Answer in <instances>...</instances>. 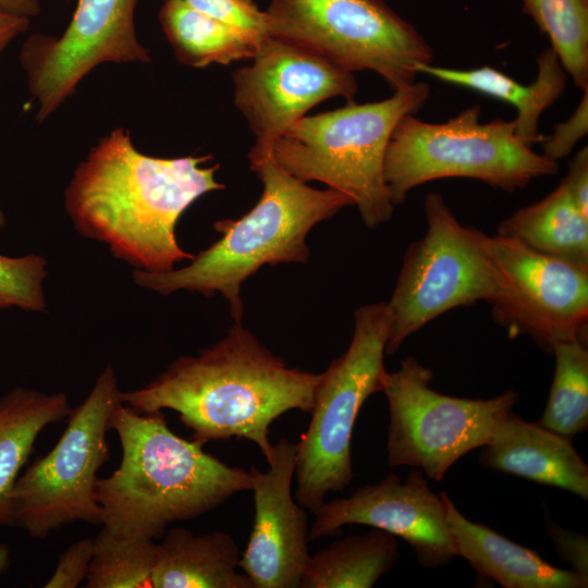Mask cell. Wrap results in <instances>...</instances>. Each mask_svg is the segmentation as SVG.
<instances>
[{"label": "cell", "mask_w": 588, "mask_h": 588, "mask_svg": "<svg viewBox=\"0 0 588 588\" xmlns=\"http://www.w3.org/2000/svg\"><path fill=\"white\" fill-rule=\"evenodd\" d=\"M211 159L147 156L128 130L117 127L74 170L65 211L81 235L106 244L136 270H172L194 257L179 245V219L203 195L225 188L216 179L219 164L204 166Z\"/></svg>", "instance_id": "6da1fadb"}, {"label": "cell", "mask_w": 588, "mask_h": 588, "mask_svg": "<svg viewBox=\"0 0 588 588\" xmlns=\"http://www.w3.org/2000/svg\"><path fill=\"white\" fill-rule=\"evenodd\" d=\"M320 373L289 367L242 322L195 356L173 360L144 387L120 400L140 414L172 409L204 445L230 438L255 443L268 462L270 426L292 409L310 413Z\"/></svg>", "instance_id": "7a4b0ae2"}, {"label": "cell", "mask_w": 588, "mask_h": 588, "mask_svg": "<svg viewBox=\"0 0 588 588\" xmlns=\"http://www.w3.org/2000/svg\"><path fill=\"white\" fill-rule=\"evenodd\" d=\"M121 444L119 467L98 478L102 526L120 537L160 539L175 522L196 518L250 490L232 467L174 433L162 411L140 414L120 403L110 417Z\"/></svg>", "instance_id": "3957f363"}, {"label": "cell", "mask_w": 588, "mask_h": 588, "mask_svg": "<svg viewBox=\"0 0 588 588\" xmlns=\"http://www.w3.org/2000/svg\"><path fill=\"white\" fill-rule=\"evenodd\" d=\"M250 169L262 182L257 204L238 219L219 220L221 237L194 256L186 267L166 272L134 270V282L161 295L179 290L206 297L220 293L234 322H242L243 283L266 265L305 264L306 237L319 222L332 218L352 200L332 188L317 189L285 171L269 148L254 145Z\"/></svg>", "instance_id": "277c9868"}, {"label": "cell", "mask_w": 588, "mask_h": 588, "mask_svg": "<svg viewBox=\"0 0 588 588\" xmlns=\"http://www.w3.org/2000/svg\"><path fill=\"white\" fill-rule=\"evenodd\" d=\"M387 99L303 117L269 146L273 159L303 182L318 181L347 196L364 224L376 229L394 210L384 182L387 146L397 122L416 114L430 88L415 82Z\"/></svg>", "instance_id": "5b68a950"}, {"label": "cell", "mask_w": 588, "mask_h": 588, "mask_svg": "<svg viewBox=\"0 0 588 588\" xmlns=\"http://www.w3.org/2000/svg\"><path fill=\"white\" fill-rule=\"evenodd\" d=\"M470 106L443 123L403 117L391 133L383 163L393 206L430 181L466 177L495 189H524L535 179L554 175L559 163L536 152L515 133L513 121H480Z\"/></svg>", "instance_id": "8992f818"}, {"label": "cell", "mask_w": 588, "mask_h": 588, "mask_svg": "<svg viewBox=\"0 0 588 588\" xmlns=\"http://www.w3.org/2000/svg\"><path fill=\"white\" fill-rule=\"evenodd\" d=\"M389 328L387 302L358 307L347 350L320 373L311 419L297 443L294 476V498L311 512L354 477L353 430L363 404L381 392Z\"/></svg>", "instance_id": "52a82bcc"}, {"label": "cell", "mask_w": 588, "mask_h": 588, "mask_svg": "<svg viewBox=\"0 0 588 588\" xmlns=\"http://www.w3.org/2000/svg\"><path fill=\"white\" fill-rule=\"evenodd\" d=\"M267 35L305 47L353 73L370 70L393 89L430 64L428 41L384 0H270Z\"/></svg>", "instance_id": "ba28073f"}, {"label": "cell", "mask_w": 588, "mask_h": 588, "mask_svg": "<svg viewBox=\"0 0 588 588\" xmlns=\"http://www.w3.org/2000/svg\"><path fill=\"white\" fill-rule=\"evenodd\" d=\"M120 392L109 364L72 409L56 445L19 476L13 491L14 526L42 540L77 522L102 525L97 473L110 458L107 432L113 411L122 403Z\"/></svg>", "instance_id": "9c48e42d"}, {"label": "cell", "mask_w": 588, "mask_h": 588, "mask_svg": "<svg viewBox=\"0 0 588 588\" xmlns=\"http://www.w3.org/2000/svg\"><path fill=\"white\" fill-rule=\"evenodd\" d=\"M426 232L411 243L391 298L385 355L439 316L461 306L488 302L494 271L481 242V231L464 226L444 197L430 192L424 199Z\"/></svg>", "instance_id": "30bf717a"}, {"label": "cell", "mask_w": 588, "mask_h": 588, "mask_svg": "<svg viewBox=\"0 0 588 588\" xmlns=\"http://www.w3.org/2000/svg\"><path fill=\"white\" fill-rule=\"evenodd\" d=\"M432 370L415 357L384 371L382 389L390 422L387 457L392 466H412L441 481L468 452L483 446L518 402L515 391L473 400L441 394L430 387Z\"/></svg>", "instance_id": "8fae6325"}, {"label": "cell", "mask_w": 588, "mask_h": 588, "mask_svg": "<svg viewBox=\"0 0 588 588\" xmlns=\"http://www.w3.org/2000/svg\"><path fill=\"white\" fill-rule=\"evenodd\" d=\"M494 271L487 302L510 338L527 335L552 353L563 342H587L588 267L538 253L501 235L481 232Z\"/></svg>", "instance_id": "7c38bea8"}, {"label": "cell", "mask_w": 588, "mask_h": 588, "mask_svg": "<svg viewBox=\"0 0 588 588\" xmlns=\"http://www.w3.org/2000/svg\"><path fill=\"white\" fill-rule=\"evenodd\" d=\"M137 0H78L63 34H33L20 52L36 120H47L71 97L79 82L106 63L150 61L135 30Z\"/></svg>", "instance_id": "4fadbf2b"}, {"label": "cell", "mask_w": 588, "mask_h": 588, "mask_svg": "<svg viewBox=\"0 0 588 588\" xmlns=\"http://www.w3.org/2000/svg\"><path fill=\"white\" fill-rule=\"evenodd\" d=\"M252 61L232 74L233 101L260 147L269 148L316 105L333 97L352 101L358 90L353 72L270 35Z\"/></svg>", "instance_id": "5bb4252c"}, {"label": "cell", "mask_w": 588, "mask_h": 588, "mask_svg": "<svg viewBox=\"0 0 588 588\" xmlns=\"http://www.w3.org/2000/svg\"><path fill=\"white\" fill-rule=\"evenodd\" d=\"M313 513L309 541L338 536L343 526L358 524L403 539L425 568L445 566L457 556L441 495L430 489L421 469L411 471L405 481L389 473L347 498L324 501Z\"/></svg>", "instance_id": "9a60e30c"}, {"label": "cell", "mask_w": 588, "mask_h": 588, "mask_svg": "<svg viewBox=\"0 0 588 588\" xmlns=\"http://www.w3.org/2000/svg\"><path fill=\"white\" fill-rule=\"evenodd\" d=\"M296 451L297 443L281 438L266 471L247 470L255 517L238 566L254 588H298L310 555L308 514L292 490Z\"/></svg>", "instance_id": "2e32d148"}, {"label": "cell", "mask_w": 588, "mask_h": 588, "mask_svg": "<svg viewBox=\"0 0 588 588\" xmlns=\"http://www.w3.org/2000/svg\"><path fill=\"white\" fill-rule=\"evenodd\" d=\"M478 455L482 467L588 499V466L567 437L512 412L495 427Z\"/></svg>", "instance_id": "e0dca14e"}, {"label": "cell", "mask_w": 588, "mask_h": 588, "mask_svg": "<svg viewBox=\"0 0 588 588\" xmlns=\"http://www.w3.org/2000/svg\"><path fill=\"white\" fill-rule=\"evenodd\" d=\"M456 554L479 575L504 588H586L588 577L558 568L535 550L523 547L490 527L466 518L449 498L440 493Z\"/></svg>", "instance_id": "ac0fdd59"}, {"label": "cell", "mask_w": 588, "mask_h": 588, "mask_svg": "<svg viewBox=\"0 0 588 588\" xmlns=\"http://www.w3.org/2000/svg\"><path fill=\"white\" fill-rule=\"evenodd\" d=\"M241 552L222 530L194 535L172 527L156 543L154 588H254L240 568Z\"/></svg>", "instance_id": "d6986e66"}, {"label": "cell", "mask_w": 588, "mask_h": 588, "mask_svg": "<svg viewBox=\"0 0 588 588\" xmlns=\"http://www.w3.org/2000/svg\"><path fill=\"white\" fill-rule=\"evenodd\" d=\"M537 77L529 85L520 84L489 65L458 70L430 63L420 65L418 73L512 105L517 110V115L513 120L515 133L525 144L532 147L543 139L539 134L542 113L561 97L567 81V73L552 48L543 50L537 57Z\"/></svg>", "instance_id": "ffe728a7"}, {"label": "cell", "mask_w": 588, "mask_h": 588, "mask_svg": "<svg viewBox=\"0 0 588 588\" xmlns=\"http://www.w3.org/2000/svg\"><path fill=\"white\" fill-rule=\"evenodd\" d=\"M66 392L14 387L0 397V526H14L13 491L41 431L72 412Z\"/></svg>", "instance_id": "44dd1931"}, {"label": "cell", "mask_w": 588, "mask_h": 588, "mask_svg": "<svg viewBox=\"0 0 588 588\" xmlns=\"http://www.w3.org/2000/svg\"><path fill=\"white\" fill-rule=\"evenodd\" d=\"M495 234L538 253L588 267V216L578 208L563 179L542 199L502 220Z\"/></svg>", "instance_id": "7402d4cb"}, {"label": "cell", "mask_w": 588, "mask_h": 588, "mask_svg": "<svg viewBox=\"0 0 588 588\" xmlns=\"http://www.w3.org/2000/svg\"><path fill=\"white\" fill-rule=\"evenodd\" d=\"M158 16L176 60L196 69L252 60L264 37L197 11L184 0H164Z\"/></svg>", "instance_id": "603a6c76"}, {"label": "cell", "mask_w": 588, "mask_h": 588, "mask_svg": "<svg viewBox=\"0 0 588 588\" xmlns=\"http://www.w3.org/2000/svg\"><path fill=\"white\" fill-rule=\"evenodd\" d=\"M397 537L372 528L339 539L309 555L301 588H370L395 563Z\"/></svg>", "instance_id": "cb8c5ba5"}, {"label": "cell", "mask_w": 588, "mask_h": 588, "mask_svg": "<svg viewBox=\"0 0 588 588\" xmlns=\"http://www.w3.org/2000/svg\"><path fill=\"white\" fill-rule=\"evenodd\" d=\"M555 368L544 412L537 421L558 433L573 437L588 427V348L583 340L558 344Z\"/></svg>", "instance_id": "d4e9b609"}, {"label": "cell", "mask_w": 588, "mask_h": 588, "mask_svg": "<svg viewBox=\"0 0 588 588\" xmlns=\"http://www.w3.org/2000/svg\"><path fill=\"white\" fill-rule=\"evenodd\" d=\"M550 48L580 89L588 88V0H523Z\"/></svg>", "instance_id": "484cf974"}, {"label": "cell", "mask_w": 588, "mask_h": 588, "mask_svg": "<svg viewBox=\"0 0 588 588\" xmlns=\"http://www.w3.org/2000/svg\"><path fill=\"white\" fill-rule=\"evenodd\" d=\"M156 542L148 538L120 537L102 526L85 588H154Z\"/></svg>", "instance_id": "4316f807"}, {"label": "cell", "mask_w": 588, "mask_h": 588, "mask_svg": "<svg viewBox=\"0 0 588 588\" xmlns=\"http://www.w3.org/2000/svg\"><path fill=\"white\" fill-rule=\"evenodd\" d=\"M47 264V259L37 254L20 257L0 255V297L10 306L26 311H44Z\"/></svg>", "instance_id": "83f0119b"}, {"label": "cell", "mask_w": 588, "mask_h": 588, "mask_svg": "<svg viewBox=\"0 0 588 588\" xmlns=\"http://www.w3.org/2000/svg\"><path fill=\"white\" fill-rule=\"evenodd\" d=\"M197 11L259 36L267 35L266 16L253 0H184Z\"/></svg>", "instance_id": "f1b7e54d"}, {"label": "cell", "mask_w": 588, "mask_h": 588, "mask_svg": "<svg viewBox=\"0 0 588 588\" xmlns=\"http://www.w3.org/2000/svg\"><path fill=\"white\" fill-rule=\"evenodd\" d=\"M588 132V88L572 115L564 122L554 125L553 133L543 137L542 155L548 159L559 162L572 152L577 143Z\"/></svg>", "instance_id": "f546056e"}, {"label": "cell", "mask_w": 588, "mask_h": 588, "mask_svg": "<svg viewBox=\"0 0 588 588\" xmlns=\"http://www.w3.org/2000/svg\"><path fill=\"white\" fill-rule=\"evenodd\" d=\"M94 551V538H82L68 547L45 588H76L86 580Z\"/></svg>", "instance_id": "4dcf8cb0"}, {"label": "cell", "mask_w": 588, "mask_h": 588, "mask_svg": "<svg viewBox=\"0 0 588 588\" xmlns=\"http://www.w3.org/2000/svg\"><path fill=\"white\" fill-rule=\"evenodd\" d=\"M547 532L552 540L556 553L572 571L588 577V539L585 535L564 529L547 520Z\"/></svg>", "instance_id": "1f68e13d"}, {"label": "cell", "mask_w": 588, "mask_h": 588, "mask_svg": "<svg viewBox=\"0 0 588 588\" xmlns=\"http://www.w3.org/2000/svg\"><path fill=\"white\" fill-rule=\"evenodd\" d=\"M578 208L588 216V148H581L572 159L563 177Z\"/></svg>", "instance_id": "d6a6232c"}, {"label": "cell", "mask_w": 588, "mask_h": 588, "mask_svg": "<svg viewBox=\"0 0 588 588\" xmlns=\"http://www.w3.org/2000/svg\"><path fill=\"white\" fill-rule=\"evenodd\" d=\"M29 23V17L0 8V57L13 40L28 28Z\"/></svg>", "instance_id": "836d02e7"}, {"label": "cell", "mask_w": 588, "mask_h": 588, "mask_svg": "<svg viewBox=\"0 0 588 588\" xmlns=\"http://www.w3.org/2000/svg\"><path fill=\"white\" fill-rule=\"evenodd\" d=\"M0 8L29 19L40 13L38 0H0Z\"/></svg>", "instance_id": "e575fe53"}, {"label": "cell", "mask_w": 588, "mask_h": 588, "mask_svg": "<svg viewBox=\"0 0 588 588\" xmlns=\"http://www.w3.org/2000/svg\"><path fill=\"white\" fill-rule=\"evenodd\" d=\"M11 565V549L5 543H0V576L5 574Z\"/></svg>", "instance_id": "d590c367"}, {"label": "cell", "mask_w": 588, "mask_h": 588, "mask_svg": "<svg viewBox=\"0 0 588 588\" xmlns=\"http://www.w3.org/2000/svg\"><path fill=\"white\" fill-rule=\"evenodd\" d=\"M5 223H7L5 216H4L3 211L0 208V228H3L5 225Z\"/></svg>", "instance_id": "8d00e7d4"}, {"label": "cell", "mask_w": 588, "mask_h": 588, "mask_svg": "<svg viewBox=\"0 0 588 588\" xmlns=\"http://www.w3.org/2000/svg\"><path fill=\"white\" fill-rule=\"evenodd\" d=\"M9 306H10L9 303L5 299H3L2 297H0V309L9 307Z\"/></svg>", "instance_id": "74e56055"}]
</instances>
